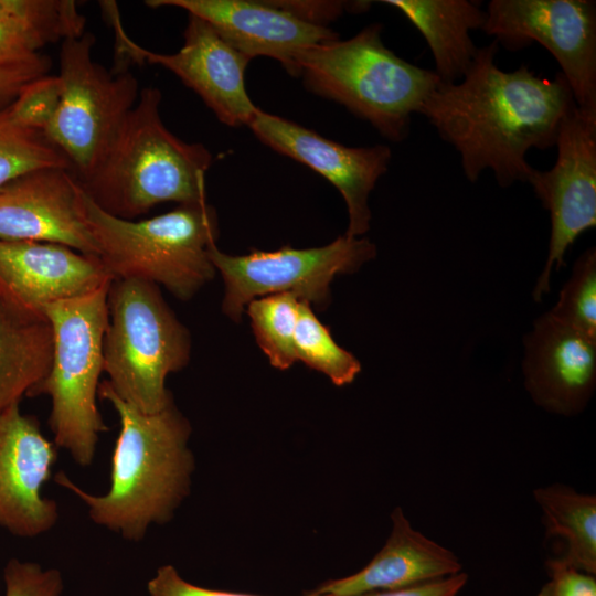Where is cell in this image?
Here are the masks:
<instances>
[{"label": "cell", "mask_w": 596, "mask_h": 596, "mask_svg": "<svg viewBox=\"0 0 596 596\" xmlns=\"http://www.w3.org/2000/svg\"><path fill=\"white\" fill-rule=\"evenodd\" d=\"M498 46L492 41L478 49L459 82H440L418 114L457 150L470 182L490 170L504 188L526 182L533 169L526 160L530 149L555 146L574 98L561 73L547 79L525 65L500 70Z\"/></svg>", "instance_id": "obj_1"}, {"label": "cell", "mask_w": 596, "mask_h": 596, "mask_svg": "<svg viewBox=\"0 0 596 596\" xmlns=\"http://www.w3.org/2000/svg\"><path fill=\"white\" fill-rule=\"evenodd\" d=\"M98 396L111 404L120 424L108 491L92 494L63 471L54 481L83 501L95 524L139 542L151 524L170 521L190 492L194 469L188 446L191 426L173 401L162 411L147 414L120 400L107 381L100 382Z\"/></svg>", "instance_id": "obj_2"}, {"label": "cell", "mask_w": 596, "mask_h": 596, "mask_svg": "<svg viewBox=\"0 0 596 596\" xmlns=\"http://www.w3.org/2000/svg\"><path fill=\"white\" fill-rule=\"evenodd\" d=\"M161 93L140 91L103 160L79 183L105 212L136 220L153 206L206 202L205 173L212 155L201 143L174 136L160 117Z\"/></svg>", "instance_id": "obj_3"}, {"label": "cell", "mask_w": 596, "mask_h": 596, "mask_svg": "<svg viewBox=\"0 0 596 596\" xmlns=\"http://www.w3.org/2000/svg\"><path fill=\"white\" fill-rule=\"evenodd\" d=\"M370 24L348 40H330L305 50L297 76L306 87L345 106L392 141L405 139L411 117L440 83L434 71L406 62Z\"/></svg>", "instance_id": "obj_4"}, {"label": "cell", "mask_w": 596, "mask_h": 596, "mask_svg": "<svg viewBox=\"0 0 596 596\" xmlns=\"http://www.w3.org/2000/svg\"><path fill=\"white\" fill-rule=\"evenodd\" d=\"M83 206L97 257L114 279L145 280L188 300L214 277L210 249L219 223L207 202L126 220L102 210L83 190Z\"/></svg>", "instance_id": "obj_5"}, {"label": "cell", "mask_w": 596, "mask_h": 596, "mask_svg": "<svg viewBox=\"0 0 596 596\" xmlns=\"http://www.w3.org/2000/svg\"><path fill=\"white\" fill-rule=\"evenodd\" d=\"M109 285L43 309L53 332L52 362L47 375L28 395L50 396L53 441L81 467L91 466L99 434L108 430L96 400L104 372Z\"/></svg>", "instance_id": "obj_6"}, {"label": "cell", "mask_w": 596, "mask_h": 596, "mask_svg": "<svg viewBox=\"0 0 596 596\" xmlns=\"http://www.w3.org/2000/svg\"><path fill=\"white\" fill-rule=\"evenodd\" d=\"M108 322L103 343L104 372L115 394L152 414L172 402L170 373L183 369L190 334L159 286L140 279H113L107 294Z\"/></svg>", "instance_id": "obj_7"}, {"label": "cell", "mask_w": 596, "mask_h": 596, "mask_svg": "<svg viewBox=\"0 0 596 596\" xmlns=\"http://www.w3.org/2000/svg\"><path fill=\"white\" fill-rule=\"evenodd\" d=\"M94 44V34L86 31L62 42V98L44 132L79 183L98 167L140 93L128 68L108 71L93 60Z\"/></svg>", "instance_id": "obj_8"}, {"label": "cell", "mask_w": 596, "mask_h": 596, "mask_svg": "<svg viewBox=\"0 0 596 596\" xmlns=\"http://www.w3.org/2000/svg\"><path fill=\"white\" fill-rule=\"evenodd\" d=\"M375 255L376 247L368 238L345 234L326 246L305 249L287 245L238 256L225 254L216 245L210 249L211 262L225 286L223 312L234 321L253 299L268 295L291 294L323 306L337 275L358 270Z\"/></svg>", "instance_id": "obj_9"}, {"label": "cell", "mask_w": 596, "mask_h": 596, "mask_svg": "<svg viewBox=\"0 0 596 596\" xmlns=\"http://www.w3.org/2000/svg\"><path fill=\"white\" fill-rule=\"evenodd\" d=\"M482 31L509 51L533 42L561 67L578 109L596 115V2L590 0H492Z\"/></svg>", "instance_id": "obj_10"}, {"label": "cell", "mask_w": 596, "mask_h": 596, "mask_svg": "<svg viewBox=\"0 0 596 596\" xmlns=\"http://www.w3.org/2000/svg\"><path fill=\"white\" fill-rule=\"evenodd\" d=\"M100 6L115 33V67L127 68L128 63L161 65L194 91L220 121L231 127L247 126L258 109L245 88L244 75L251 60L209 23L189 14L181 49L173 54H160L128 36L115 2L103 1Z\"/></svg>", "instance_id": "obj_11"}, {"label": "cell", "mask_w": 596, "mask_h": 596, "mask_svg": "<svg viewBox=\"0 0 596 596\" xmlns=\"http://www.w3.org/2000/svg\"><path fill=\"white\" fill-rule=\"evenodd\" d=\"M557 157L549 170L532 169L529 182L551 216L549 255L533 298L550 291L553 266L560 270L575 240L596 225V115L572 104L555 142Z\"/></svg>", "instance_id": "obj_12"}, {"label": "cell", "mask_w": 596, "mask_h": 596, "mask_svg": "<svg viewBox=\"0 0 596 596\" xmlns=\"http://www.w3.org/2000/svg\"><path fill=\"white\" fill-rule=\"evenodd\" d=\"M247 126L266 146L310 167L339 190L348 207L347 236L369 231V196L387 171L392 157L387 146L347 147L259 108Z\"/></svg>", "instance_id": "obj_13"}, {"label": "cell", "mask_w": 596, "mask_h": 596, "mask_svg": "<svg viewBox=\"0 0 596 596\" xmlns=\"http://www.w3.org/2000/svg\"><path fill=\"white\" fill-rule=\"evenodd\" d=\"M57 449L20 404L0 412V526L11 534L32 539L57 523V503L42 494Z\"/></svg>", "instance_id": "obj_14"}, {"label": "cell", "mask_w": 596, "mask_h": 596, "mask_svg": "<svg viewBox=\"0 0 596 596\" xmlns=\"http://www.w3.org/2000/svg\"><path fill=\"white\" fill-rule=\"evenodd\" d=\"M148 7H177L209 23L228 44L252 60L267 56L297 76L307 49L338 38L327 26L295 13L286 1L148 0Z\"/></svg>", "instance_id": "obj_15"}, {"label": "cell", "mask_w": 596, "mask_h": 596, "mask_svg": "<svg viewBox=\"0 0 596 596\" xmlns=\"http://www.w3.org/2000/svg\"><path fill=\"white\" fill-rule=\"evenodd\" d=\"M0 240L56 243L97 257L72 170L39 169L1 187Z\"/></svg>", "instance_id": "obj_16"}, {"label": "cell", "mask_w": 596, "mask_h": 596, "mask_svg": "<svg viewBox=\"0 0 596 596\" xmlns=\"http://www.w3.org/2000/svg\"><path fill=\"white\" fill-rule=\"evenodd\" d=\"M524 386L549 413H582L596 387V339L560 322L550 312L524 338Z\"/></svg>", "instance_id": "obj_17"}, {"label": "cell", "mask_w": 596, "mask_h": 596, "mask_svg": "<svg viewBox=\"0 0 596 596\" xmlns=\"http://www.w3.org/2000/svg\"><path fill=\"white\" fill-rule=\"evenodd\" d=\"M113 279L98 257L68 246L0 240V284L30 311L43 315L47 305L85 296Z\"/></svg>", "instance_id": "obj_18"}, {"label": "cell", "mask_w": 596, "mask_h": 596, "mask_svg": "<svg viewBox=\"0 0 596 596\" xmlns=\"http://www.w3.org/2000/svg\"><path fill=\"white\" fill-rule=\"evenodd\" d=\"M392 530L375 556L359 572L331 579L313 593L329 596L413 587L462 572L459 557L414 529L403 510L391 513Z\"/></svg>", "instance_id": "obj_19"}, {"label": "cell", "mask_w": 596, "mask_h": 596, "mask_svg": "<svg viewBox=\"0 0 596 596\" xmlns=\"http://www.w3.org/2000/svg\"><path fill=\"white\" fill-rule=\"evenodd\" d=\"M52 327L44 315L0 295V412L20 404L47 375Z\"/></svg>", "instance_id": "obj_20"}, {"label": "cell", "mask_w": 596, "mask_h": 596, "mask_svg": "<svg viewBox=\"0 0 596 596\" xmlns=\"http://www.w3.org/2000/svg\"><path fill=\"white\" fill-rule=\"evenodd\" d=\"M400 10L426 40L441 83H455L470 66L477 47L470 31L482 29L486 11L469 0H384Z\"/></svg>", "instance_id": "obj_21"}, {"label": "cell", "mask_w": 596, "mask_h": 596, "mask_svg": "<svg viewBox=\"0 0 596 596\" xmlns=\"http://www.w3.org/2000/svg\"><path fill=\"white\" fill-rule=\"evenodd\" d=\"M533 497L542 510L546 536L565 541L562 556L585 573L596 574V496L553 483L536 488Z\"/></svg>", "instance_id": "obj_22"}, {"label": "cell", "mask_w": 596, "mask_h": 596, "mask_svg": "<svg viewBox=\"0 0 596 596\" xmlns=\"http://www.w3.org/2000/svg\"><path fill=\"white\" fill-rule=\"evenodd\" d=\"M0 22L46 45L81 36L86 19L73 0H0Z\"/></svg>", "instance_id": "obj_23"}, {"label": "cell", "mask_w": 596, "mask_h": 596, "mask_svg": "<svg viewBox=\"0 0 596 596\" xmlns=\"http://www.w3.org/2000/svg\"><path fill=\"white\" fill-rule=\"evenodd\" d=\"M256 341L270 364L289 369L295 361V331L299 299L291 294L268 295L253 299L247 306Z\"/></svg>", "instance_id": "obj_24"}, {"label": "cell", "mask_w": 596, "mask_h": 596, "mask_svg": "<svg viewBox=\"0 0 596 596\" xmlns=\"http://www.w3.org/2000/svg\"><path fill=\"white\" fill-rule=\"evenodd\" d=\"M297 360L327 375L337 386L354 381L361 371L358 359L337 344L329 329L316 317L308 301L299 299L295 331Z\"/></svg>", "instance_id": "obj_25"}, {"label": "cell", "mask_w": 596, "mask_h": 596, "mask_svg": "<svg viewBox=\"0 0 596 596\" xmlns=\"http://www.w3.org/2000/svg\"><path fill=\"white\" fill-rule=\"evenodd\" d=\"M45 168L72 170L64 155L43 132L19 126L11 119L7 106L0 108V188Z\"/></svg>", "instance_id": "obj_26"}, {"label": "cell", "mask_w": 596, "mask_h": 596, "mask_svg": "<svg viewBox=\"0 0 596 596\" xmlns=\"http://www.w3.org/2000/svg\"><path fill=\"white\" fill-rule=\"evenodd\" d=\"M560 322L596 339V249L588 248L575 262L556 305L549 311Z\"/></svg>", "instance_id": "obj_27"}, {"label": "cell", "mask_w": 596, "mask_h": 596, "mask_svg": "<svg viewBox=\"0 0 596 596\" xmlns=\"http://www.w3.org/2000/svg\"><path fill=\"white\" fill-rule=\"evenodd\" d=\"M62 91L58 75L46 74L29 82L7 106L11 119L44 134L56 115Z\"/></svg>", "instance_id": "obj_28"}, {"label": "cell", "mask_w": 596, "mask_h": 596, "mask_svg": "<svg viewBox=\"0 0 596 596\" xmlns=\"http://www.w3.org/2000/svg\"><path fill=\"white\" fill-rule=\"evenodd\" d=\"M4 596H61L64 584L56 568H44L30 561L11 558L4 566Z\"/></svg>", "instance_id": "obj_29"}, {"label": "cell", "mask_w": 596, "mask_h": 596, "mask_svg": "<svg viewBox=\"0 0 596 596\" xmlns=\"http://www.w3.org/2000/svg\"><path fill=\"white\" fill-rule=\"evenodd\" d=\"M50 68V57L41 53L0 60V108L8 106L29 82L49 74Z\"/></svg>", "instance_id": "obj_30"}, {"label": "cell", "mask_w": 596, "mask_h": 596, "mask_svg": "<svg viewBox=\"0 0 596 596\" xmlns=\"http://www.w3.org/2000/svg\"><path fill=\"white\" fill-rule=\"evenodd\" d=\"M549 581L536 596H596L595 575L579 571L561 557L545 562Z\"/></svg>", "instance_id": "obj_31"}, {"label": "cell", "mask_w": 596, "mask_h": 596, "mask_svg": "<svg viewBox=\"0 0 596 596\" xmlns=\"http://www.w3.org/2000/svg\"><path fill=\"white\" fill-rule=\"evenodd\" d=\"M149 596H259L247 593L221 590L194 585L185 581L173 565L160 566L147 583ZM305 596H329L310 593Z\"/></svg>", "instance_id": "obj_32"}, {"label": "cell", "mask_w": 596, "mask_h": 596, "mask_svg": "<svg viewBox=\"0 0 596 596\" xmlns=\"http://www.w3.org/2000/svg\"><path fill=\"white\" fill-rule=\"evenodd\" d=\"M468 582V574H459L430 583L390 590H377L356 596H457Z\"/></svg>", "instance_id": "obj_33"}, {"label": "cell", "mask_w": 596, "mask_h": 596, "mask_svg": "<svg viewBox=\"0 0 596 596\" xmlns=\"http://www.w3.org/2000/svg\"><path fill=\"white\" fill-rule=\"evenodd\" d=\"M43 46L32 35L0 22V60L31 56Z\"/></svg>", "instance_id": "obj_34"}, {"label": "cell", "mask_w": 596, "mask_h": 596, "mask_svg": "<svg viewBox=\"0 0 596 596\" xmlns=\"http://www.w3.org/2000/svg\"><path fill=\"white\" fill-rule=\"evenodd\" d=\"M0 295L8 297L1 284H0Z\"/></svg>", "instance_id": "obj_35"}]
</instances>
